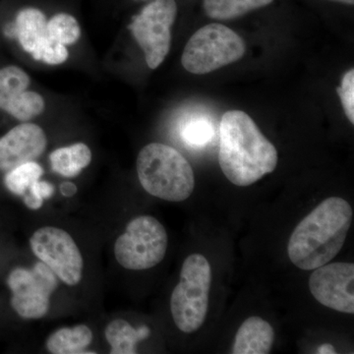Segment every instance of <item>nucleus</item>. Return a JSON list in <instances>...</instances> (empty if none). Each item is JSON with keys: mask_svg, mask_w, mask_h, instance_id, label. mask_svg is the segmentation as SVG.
Wrapping results in <instances>:
<instances>
[{"mask_svg": "<svg viewBox=\"0 0 354 354\" xmlns=\"http://www.w3.org/2000/svg\"><path fill=\"white\" fill-rule=\"evenodd\" d=\"M279 156L248 114L230 111L220 125L218 162L225 177L237 186H249L271 174Z\"/></svg>", "mask_w": 354, "mask_h": 354, "instance_id": "f257e3e1", "label": "nucleus"}, {"mask_svg": "<svg viewBox=\"0 0 354 354\" xmlns=\"http://www.w3.org/2000/svg\"><path fill=\"white\" fill-rule=\"evenodd\" d=\"M353 221L348 201L332 197L321 203L293 230L288 257L304 271L315 270L334 259L342 250Z\"/></svg>", "mask_w": 354, "mask_h": 354, "instance_id": "f03ea898", "label": "nucleus"}, {"mask_svg": "<svg viewBox=\"0 0 354 354\" xmlns=\"http://www.w3.org/2000/svg\"><path fill=\"white\" fill-rule=\"evenodd\" d=\"M137 174L149 194L165 201H184L194 190V171L189 162L165 144H149L142 149L137 158Z\"/></svg>", "mask_w": 354, "mask_h": 354, "instance_id": "7ed1b4c3", "label": "nucleus"}, {"mask_svg": "<svg viewBox=\"0 0 354 354\" xmlns=\"http://www.w3.org/2000/svg\"><path fill=\"white\" fill-rule=\"evenodd\" d=\"M211 281L209 261L201 254L188 256L171 298L172 318L181 332H196L206 320Z\"/></svg>", "mask_w": 354, "mask_h": 354, "instance_id": "20e7f679", "label": "nucleus"}, {"mask_svg": "<svg viewBox=\"0 0 354 354\" xmlns=\"http://www.w3.org/2000/svg\"><path fill=\"white\" fill-rule=\"evenodd\" d=\"M246 44L227 26L209 24L198 30L184 48L181 64L193 74L209 73L243 57Z\"/></svg>", "mask_w": 354, "mask_h": 354, "instance_id": "39448f33", "label": "nucleus"}, {"mask_svg": "<svg viewBox=\"0 0 354 354\" xmlns=\"http://www.w3.org/2000/svg\"><path fill=\"white\" fill-rule=\"evenodd\" d=\"M167 230L151 216H140L127 225L114 245L118 264L132 271L148 270L164 260L167 249Z\"/></svg>", "mask_w": 354, "mask_h": 354, "instance_id": "423d86ee", "label": "nucleus"}, {"mask_svg": "<svg viewBox=\"0 0 354 354\" xmlns=\"http://www.w3.org/2000/svg\"><path fill=\"white\" fill-rule=\"evenodd\" d=\"M176 15V0H153L133 17L130 31L145 53L151 69L158 68L169 53Z\"/></svg>", "mask_w": 354, "mask_h": 354, "instance_id": "0eeeda50", "label": "nucleus"}, {"mask_svg": "<svg viewBox=\"0 0 354 354\" xmlns=\"http://www.w3.org/2000/svg\"><path fill=\"white\" fill-rule=\"evenodd\" d=\"M12 291L11 305L24 319H39L50 310V295L57 288V277L43 262L32 269L17 268L7 279Z\"/></svg>", "mask_w": 354, "mask_h": 354, "instance_id": "6e6552de", "label": "nucleus"}, {"mask_svg": "<svg viewBox=\"0 0 354 354\" xmlns=\"http://www.w3.org/2000/svg\"><path fill=\"white\" fill-rule=\"evenodd\" d=\"M35 255L68 286L80 283L83 258L78 246L68 232L60 228H39L30 239Z\"/></svg>", "mask_w": 354, "mask_h": 354, "instance_id": "1a4fd4ad", "label": "nucleus"}, {"mask_svg": "<svg viewBox=\"0 0 354 354\" xmlns=\"http://www.w3.org/2000/svg\"><path fill=\"white\" fill-rule=\"evenodd\" d=\"M354 265L333 263L317 268L309 279L312 295L319 304L342 313H354Z\"/></svg>", "mask_w": 354, "mask_h": 354, "instance_id": "9d476101", "label": "nucleus"}, {"mask_svg": "<svg viewBox=\"0 0 354 354\" xmlns=\"http://www.w3.org/2000/svg\"><path fill=\"white\" fill-rule=\"evenodd\" d=\"M48 145L43 128L34 123L17 125L0 139V171H11L41 157Z\"/></svg>", "mask_w": 354, "mask_h": 354, "instance_id": "9b49d317", "label": "nucleus"}, {"mask_svg": "<svg viewBox=\"0 0 354 354\" xmlns=\"http://www.w3.org/2000/svg\"><path fill=\"white\" fill-rule=\"evenodd\" d=\"M14 26L23 50L41 60L44 44L50 38L46 15L39 9L25 8L18 13Z\"/></svg>", "mask_w": 354, "mask_h": 354, "instance_id": "f8f14e48", "label": "nucleus"}, {"mask_svg": "<svg viewBox=\"0 0 354 354\" xmlns=\"http://www.w3.org/2000/svg\"><path fill=\"white\" fill-rule=\"evenodd\" d=\"M274 337V330L267 321L260 317H250L242 323L237 330L232 353H270Z\"/></svg>", "mask_w": 354, "mask_h": 354, "instance_id": "ddd939ff", "label": "nucleus"}, {"mask_svg": "<svg viewBox=\"0 0 354 354\" xmlns=\"http://www.w3.org/2000/svg\"><path fill=\"white\" fill-rule=\"evenodd\" d=\"M50 160L53 171L71 178L78 176L91 164L92 152L86 144L77 143L53 151Z\"/></svg>", "mask_w": 354, "mask_h": 354, "instance_id": "4468645a", "label": "nucleus"}, {"mask_svg": "<svg viewBox=\"0 0 354 354\" xmlns=\"http://www.w3.org/2000/svg\"><path fill=\"white\" fill-rule=\"evenodd\" d=\"M92 339V330L87 326L62 328L48 337L46 348L53 354L84 353Z\"/></svg>", "mask_w": 354, "mask_h": 354, "instance_id": "2eb2a0df", "label": "nucleus"}, {"mask_svg": "<svg viewBox=\"0 0 354 354\" xmlns=\"http://www.w3.org/2000/svg\"><path fill=\"white\" fill-rule=\"evenodd\" d=\"M274 0H204L205 12L212 19L230 20L255 9L271 4Z\"/></svg>", "mask_w": 354, "mask_h": 354, "instance_id": "dca6fc26", "label": "nucleus"}, {"mask_svg": "<svg viewBox=\"0 0 354 354\" xmlns=\"http://www.w3.org/2000/svg\"><path fill=\"white\" fill-rule=\"evenodd\" d=\"M104 335L113 354H135L137 344L144 339L140 330L134 329L123 319H116L109 323Z\"/></svg>", "mask_w": 354, "mask_h": 354, "instance_id": "f3484780", "label": "nucleus"}, {"mask_svg": "<svg viewBox=\"0 0 354 354\" xmlns=\"http://www.w3.org/2000/svg\"><path fill=\"white\" fill-rule=\"evenodd\" d=\"M31 78L20 67L7 66L0 69V109L7 111L21 94L27 91Z\"/></svg>", "mask_w": 354, "mask_h": 354, "instance_id": "a211bd4d", "label": "nucleus"}, {"mask_svg": "<svg viewBox=\"0 0 354 354\" xmlns=\"http://www.w3.org/2000/svg\"><path fill=\"white\" fill-rule=\"evenodd\" d=\"M43 174V167L38 162H26L8 171L6 176V187L13 194L23 196Z\"/></svg>", "mask_w": 354, "mask_h": 354, "instance_id": "6ab92c4d", "label": "nucleus"}, {"mask_svg": "<svg viewBox=\"0 0 354 354\" xmlns=\"http://www.w3.org/2000/svg\"><path fill=\"white\" fill-rule=\"evenodd\" d=\"M48 32L50 38L64 46L77 43L81 37L78 21L66 13L53 16L48 22Z\"/></svg>", "mask_w": 354, "mask_h": 354, "instance_id": "aec40b11", "label": "nucleus"}, {"mask_svg": "<svg viewBox=\"0 0 354 354\" xmlns=\"http://www.w3.org/2000/svg\"><path fill=\"white\" fill-rule=\"evenodd\" d=\"M44 106L46 104L41 95L31 91H25L11 104L6 113L17 118L18 120L27 121L43 113Z\"/></svg>", "mask_w": 354, "mask_h": 354, "instance_id": "412c9836", "label": "nucleus"}, {"mask_svg": "<svg viewBox=\"0 0 354 354\" xmlns=\"http://www.w3.org/2000/svg\"><path fill=\"white\" fill-rule=\"evenodd\" d=\"M181 135L187 145L199 148L206 146L213 138L214 127L206 118H194L184 125Z\"/></svg>", "mask_w": 354, "mask_h": 354, "instance_id": "4be33fe9", "label": "nucleus"}, {"mask_svg": "<svg viewBox=\"0 0 354 354\" xmlns=\"http://www.w3.org/2000/svg\"><path fill=\"white\" fill-rule=\"evenodd\" d=\"M55 193V186L46 181L37 180L30 186L28 192L23 195L24 204L31 209H39L43 206L44 200L50 199Z\"/></svg>", "mask_w": 354, "mask_h": 354, "instance_id": "5701e85b", "label": "nucleus"}, {"mask_svg": "<svg viewBox=\"0 0 354 354\" xmlns=\"http://www.w3.org/2000/svg\"><path fill=\"white\" fill-rule=\"evenodd\" d=\"M348 120L354 123V70L351 68L344 74L341 87L337 88Z\"/></svg>", "mask_w": 354, "mask_h": 354, "instance_id": "b1692460", "label": "nucleus"}, {"mask_svg": "<svg viewBox=\"0 0 354 354\" xmlns=\"http://www.w3.org/2000/svg\"><path fill=\"white\" fill-rule=\"evenodd\" d=\"M68 57L66 46L48 38L41 50V60L46 64L58 65L66 62Z\"/></svg>", "mask_w": 354, "mask_h": 354, "instance_id": "393cba45", "label": "nucleus"}, {"mask_svg": "<svg viewBox=\"0 0 354 354\" xmlns=\"http://www.w3.org/2000/svg\"><path fill=\"white\" fill-rule=\"evenodd\" d=\"M60 192L65 197H72L76 194L77 187L75 184L72 183H64L60 186Z\"/></svg>", "mask_w": 354, "mask_h": 354, "instance_id": "a878e982", "label": "nucleus"}, {"mask_svg": "<svg viewBox=\"0 0 354 354\" xmlns=\"http://www.w3.org/2000/svg\"><path fill=\"white\" fill-rule=\"evenodd\" d=\"M317 353L320 354H335V348L330 344H324L317 349Z\"/></svg>", "mask_w": 354, "mask_h": 354, "instance_id": "bb28decb", "label": "nucleus"}, {"mask_svg": "<svg viewBox=\"0 0 354 354\" xmlns=\"http://www.w3.org/2000/svg\"><path fill=\"white\" fill-rule=\"evenodd\" d=\"M330 1L341 2V3L349 4V6L354 4V0H330Z\"/></svg>", "mask_w": 354, "mask_h": 354, "instance_id": "cd10ccee", "label": "nucleus"}]
</instances>
